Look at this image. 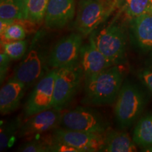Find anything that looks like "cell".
<instances>
[{
  "label": "cell",
  "mask_w": 152,
  "mask_h": 152,
  "mask_svg": "<svg viewBox=\"0 0 152 152\" xmlns=\"http://www.w3.org/2000/svg\"><path fill=\"white\" fill-rule=\"evenodd\" d=\"M124 68L114 65L84 78L83 104L106 106L115 103L123 84Z\"/></svg>",
  "instance_id": "6da1fadb"
},
{
  "label": "cell",
  "mask_w": 152,
  "mask_h": 152,
  "mask_svg": "<svg viewBox=\"0 0 152 152\" xmlns=\"http://www.w3.org/2000/svg\"><path fill=\"white\" fill-rule=\"evenodd\" d=\"M132 139L134 143L142 148L152 145V114L142 118L138 121Z\"/></svg>",
  "instance_id": "d6986e66"
},
{
  "label": "cell",
  "mask_w": 152,
  "mask_h": 152,
  "mask_svg": "<svg viewBox=\"0 0 152 152\" xmlns=\"http://www.w3.org/2000/svg\"><path fill=\"white\" fill-rule=\"evenodd\" d=\"M136 151V144L128 133L113 130L111 128L104 133V144L100 151L132 152Z\"/></svg>",
  "instance_id": "2e32d148"
},
{
  "label": "cell",
  "mask_w": 152,
  "mask_h": 152,
  "mask_svg": "<svg viewBox=\"0 0 152 152\" xmlns=\"http://www.w3.org/2000/svg\"><path fill=\"white\" fill-rule=\"evenodd\" d=\"M84 79L79 64L57 70L54 86L53 108L62 111L75 97Z\"/></svg>",
  "instance_id": "8992f818"
},
{
  "label": "cell",
  "mask_w": 152,
  "mask_h": 152,
  "mask_svg": "<svg viewBox=\"0 0 152 152\" xmlns=\"http://www.w3.org/2000/svg\"><path fill=\"white\" fill-rule=\"evenodd\" d=\"M118 7L117 0H80L75 28L83 36L92 34Z\"/></svg>",
  "instance_id": "5b68a950"
},
{
  "label": "cell",
  "mask_w": 152,
  "mask_h": 152,
  "mask_svg": "<svg viewBox=\"0 0 152 152\" xmlns=\"http://www.w3.org/2000/svg\"><path fill=\"white\" fill-rule=\"evenodd\" d=\"M23 123L20 116H16L9 120L1 126L0 130V150L4 151L7 147H10L14 140L15 134L18 133Z\"/></svg>",
  "instance_id": "ffe728a7"
},
{
  "label": "cell",
  "mask_w": 152,
  "mask_h": 152,
  "mask_svg": "<svg viewBox=\"0 0 152 152\" xmlns=\"http://www.w3.org/2000/svg\"><path fill=\"white\" fill-rule=\"evenodd\" d=\"M138 78L152 94V58L147 61L138 71Z\"/></svg>",
  "instance_id": "d4e9b609"
},
{
  "label": "cell",
  "mask_w": 152,
  "mask_h": 152,
  "mask_svg": "<svg viewBox=\"0 0 152 152\" xmlns=\"http://www.w3.org/2000/svg\"><path fill=\"white\" fill-rule=\"evenodd\" d=\"M26 85L22 82L11 77L1 87L0 91V112L7 115L14 112L20 105Z\"/></svg>",
  "instance_id": "9a60e30c"
},
{
  "label": "cell",
  "mask_w": 152,
  "mask_h": 152,
  "mask_svg": "<svg viewBox=\"0 0 152 152\" xmlns=\"http://www.w3.org/2000/svg\"><path fill=\"white\" fill-rule=\"evenodd\" d=\"M61 127L84 132L104 134L109 123L99 112L90 107L77 106L63 113Z\"/></svg>",
  "instance_id": "52a82bcc"
},
{
  "label": "cell",
  "mask_w": 152,
  "mask_h": 152,
  "mask_svg": "<svg viewBox=\"0 0 152 152\" xmlns=\"http://www.w3.org/2000/svg\"><path fill=\"white\" fill-rule=\"evenodd\" d=\"M52 137L56 141L69 144L80 152L100 151L104 144V134L84 132L63 128L54 129Z\"/></svg>",
  "instance_id": "30bf717a"
},
{
  "label": "cell",
  "mask_w": 152,
  "mask_h": 152,
  "mask_svg": "<svg viewBox=\"0 0 152 152\" xmlns=\"http://www.w3.org/2000/svg\"><path fill=\"white\" fill-rule=\"evenodd\" d=\"M142 151L147 152H152V145L149 146V147H147L145 148H142Z\"/></svg>",
  "instance_id": "4316f807"
},
{
  "label": "cell",
  "mask_w": 152,
  "mask_h": 152,
  "mask_svg": "<svg viewBox=\"0 0 152 152\" xmlns=\"http://www.w3.org/2000/svg\"><path fill=\"white\" fill-rule=\"evenodd\" d=\"M80 65L83 71L84 78L114 66L113 63L99 49L92 35L89 37L88 42L82 47Z\"/></svg>",
  "instance_id": "4fadbf2b"
},
{
  "label": "cell",
  "mask_w": 152,
  "mask_h": 152,
  "mask_svg": "<svg viewBox=\"0 0 152 152\" xmlns=\"http://www.w3.org/2000/svg\"><path fill=\"white\" fill-rule=\"evenodd\" d=\"M75 15V0H49L44 18L45 26L50 30L62 29Z\"/></svg>",
  "instance_id": "7c38bea8"
},
{
  "label": "cell",
  "mask_w": 152,
  "mask_h": 152,
  "mask_svg": "<svg viewBox=\"0 0 152 152\" xmlns=\"http://www.w3.org/2000/svg\"><path fill=\"white\" fill-rule=\"evenodd\" d=\"M130 35L132 43L139 50L152 52V14L131 18Z\"/></svg>",
  "instance_id": "5bb4252c"
},
{
  "label": "cell",
  "mask_w": 152,
  "mask_h": 152,
  "mask_svg": "<svg viewBox=\"0 0 152 152\" xmlns=\"http://www.w3.org/2000/svg\"><path fill=\"white\" fill-rule=\"evenodd\" d=\"M0 18L26 20L24 0H0Z\"/></svg>",
  "instance_id": "ac0fdd59"
},
{
  "label": "cell",
  "mask_w": 152,
  "mask_h": 152,
  "mask_svg": "<svg viewBox=\"0 0 152 152\" xmlns=\"http://www.w3.org/2000/svg\"><path fill=\"white\" fill-rule=\"evenodd\" d=\"M83 45V35L78 33L64 36L51 49L48 59L49 68L59 69L79 64Z\"/></svg>",
  "instance_id": "9c48e42d"
},
{
  "label": "cell",
  "mask_w": 152,
  "mask_h": 152,
  "mask_svg": "<svg viewBox=\"0 0 152 152\" xmlns=\"http://www.w3.org/2000/svg\"><path fill=\"white\" fill-rule=\"evenodd\" d=\"M147 104V96L138 85L125 81L115 102L114 116L121 129H127L138 119Z\"/></svg>",
  "instance_id": "3957f363"
},
{
  "label": "cell",
  "mask_w": 152,
  "mask_h": 152,
  "mask_svg": "<svg viewBox=\"0 0 152 152\" xmlns=\"http://www.w3.org/2000/svg\"><path fill=\"white\" fill-rule=\"evenodd\" d=\"M18 151L23 152H49L48 140H30L26 142L18 148Z\"/></svg>",
  "instance_id": "cb8c5ba5"
},
{
  "label": "cell",
  "mask_w": 152,
  "mask_h": 152,
  "mask_svg": "<svg viewBox=\"0 0 152 152\" xmlns=\"http://www.w3.org/2000/svg\"><path fill=\"white\" fill-rule=\"evenodd\" d=\"M49 0H24L26 20L34 24L44 20Z\"/></svg>",
  "instance_id": "44dd1931"
},
{
  "label": "cell",
  "mask_w": 152,
  "mask_h": 152,
  "mask_svg": "<svg viewBox=\"0 0 152 152\" xmlns=\"http://www.w3.org/2000/svg\"><path fill=\"white\" fill-rule=\"evenodd\" d=\"M15 20L12 23L9 25L4 31L0 33L1 35V42H5L16 41L24 39L26 37V29L24 26Z\"/></svg>",
  "instance_id": "603a6c76"
},
{
  "label": "cell",
  "mask_w": 152,
  "mask_h": 152,
  "mask_svg": "<svg viewBox=\"0 0 152 152\" xmlns=\"http://www.w3.org/2000/svg\"><path fill=\"white\" fill-rule=\"evenodd\" d=\"M62 114V111L52 108L28 118L22 123L18 136L30 137L54 130L61 126Z\"/></svg>",
  "instance_id": "8fae6325"
},
{
  "label": "cell",
  "mask_w": 152,
  "mask_h": 152,
  "mask_svg": "<svg viewBox=\"0 0 152 152\" xmlns=\"http://www.w3.org/2000/svg\"><path fill=\"white\" fill-rule=\"evenodd\" d=\"M28 42L25 39L1 42V48L12 60H20L27 52Z\"/></svg>",
  "instance_id": "7402d4cb"
},
{
  "label": "cell",
  "mask_w": 152,
  "mask_h": 152,
  "mask_svg": "<svg viewBox=\"0 0 152 152\" xmlns=\"http://www.w3.org/2000/svg\"><path fill=\"white\" fill-rule=\"evenodd\" d=\"M57 70L54 68L49 70L35 85L23 109L25 119L53 108L54 86Z\"/></svg>",
  "instance_id": "ba28073f"
},
{
  "label": "cell",
  "mask_w": 152,
  "mask_h": 152,
  "mask_svg": "<svg viewBox=\"0 0 152 152\" xmlns=\"http://www.w3.org/2000/svg\"><path fill=\"white\" fill-rule=\"evenodd\" d=\"M90 35L94 38L99 49L113 65L122 64L125 60L127 33L124 25L113 20L99 31Z\"/></svg>",
  "instance_id": "277c9868"
},
{
  "label": "cell",
  "mask_w": 152,
  "mask_h": 152,
  "mask_svg": "<svg viewBox=\"0 0 152 152\" xmlns=\"http://www.w3.org/2000/svg\"><path fill=\"white\" fill-rule=\"evenodd\" d=\"M50 50L44 34L37 33L15 68L13 77L23 83L27 88L35 85L49 71L48 59Z\"/></svg>",
  "instance_id": "7a4b0ae2"
},
{
  "label": "cell",
  "mask_w": 152,
  "mask_h": 152,
  "mask_svg": "<svg viewBox=\"0 0 152 152\" xmlns=\"http://www.w3.org/2000/svg\"><path fill=\"white\" fill-rule=\"evenodd\" d=\"M118 7L130 19L152 14V0H117Z\"/></svg>",
  "instance_id": "e0dca14e"
},
{
  "label": "cell",
  "mask_w": 152,
  "mask_h": 152,
  "mask_svg": "<svg viewBox=\"0 0 152 152\" xmlns=\"http://www.w3.org/2000/svg\"><path fill=\"white\" fill-rule=\"evenodd\" d=\"M12 60L6 53L1 51L0 54V81L2 83L7 77L9 71V64Z\"/></svg>",
  "instance_id": "484cf974"
}]
</instances>
